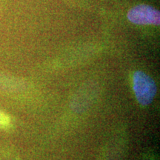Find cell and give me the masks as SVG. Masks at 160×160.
Returning a JSON list of instances; mask_svg holds the SVG:
<instances>
[{
    "label": "cell",
    "mask_w": 160,
    "mask_h": 160,
    "mask_svg": "<svg viewBox=\"0 0 160 160\" xmlns=\"http://www.w3.org/2000/svg\"><path fill=\"white\" fill-rule=\"evenodd\" d=\"M133 89L138 102L143 106L151 105L157 92L154 80L142 71H137L133 73Z\"/></svg>",
    "instance_id": "6da1fadb"
},
{
    "label": "cell",
    "mask_w": 160,
    "mask_h": 160,
    "mask_svg": "<svg viewBox=\"0 0 160 160\" xmlns=\"http://www.w3.org/2000/svg\"><path fill=\"white\" fill-rule=\"evenodd\" d=\"M128 19L135 25H159V11L148 5H139L132 8L127 13Z\"/></svg>",
    "instance_id": "7a4b0ae2"
},
{
    "label": "cell",
    "mask_w": 160,
    "mask_h": 160,
    "mask_svg": "<svg viewBox=\"0 0 160 160\" xmlns=\"http://www.w3.org/2000/svg\"><path fill=\"white\" fill-rule=\"evenodd\" d=\"M9 120L5 114L0 111V128L8 125Z\"/></svg>",
    "instance_id": "3957f363"
}]
</instances>
